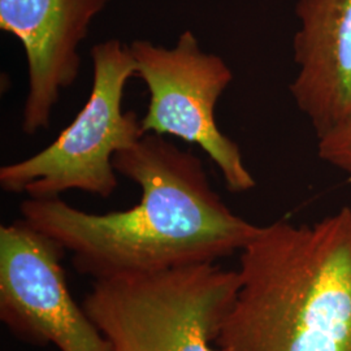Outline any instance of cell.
Segmentation results:
<instances>
[{"mask_svg": "<svg viewBox=\"0 0 351 351\" xmlns=\"http://www.w3.org/2000/svg\"><path fill=\"white\" fill-rule=\"evenodd\" d=\"M113 165L141 189L128 210L85 213L60 197L21 203L26 223L69 251L75 271L94 281L216 263L261 229L226 206L197 155L163 136L145 134Z\"/></svg>", "mask_w": 351, "mask_h": 351, "instance_id": "1", "label": "cell"}, {"mask_svg": "<svg viewBox=\"0 0 351 351\" xmlns=\"http://www.w3.org/2000/svg\"><path fill=\"white\" fill-rule=\"evenodd\" d=\"M220 351H351V208L261 226L239 252Z\"/></svg>", "mask_w": 351, "mask_h": 351, "instance_id": "2", "label": "cell"}, {"mask_svg": "<svg viewBox=\"0 0 351 351\" xmlns=\"http://www.w3.org/2000/svg\"><path fill=\"white\" fill-rule=\"evenodd\" d=\"M239 289L237 269L195 264L95 280L82 306L108 351H220Z\"/></svg>", "mask_w": 351, "mask_h": 351, "instance_id": "3", "label": "cell"}, {"mask_svg": "<svg viewBox=\"0 0 351 351\" xmlns=\"http://www.w3.org/2000/svg\"><path fill=\"white\" fill-rule=\"evenodd\" d=\"M93 88L88 101L52 143L36 155L0 168V186L29 198H58L80 190L110 198L119 185L114 155L146 133L134 111H124L126 84L136 77L129 46L110 39L91 49Z\"/></svg>", "mask_w": 351, "mask_h": 351, "instance_id": "4", "label": "cell"}, {"mask_svg": "<svg viewBox=\"0 0 351 351\" xmlns=\"http://www.w3.org/2000/svg\"><path fill=\"white\" fill-rule=\"evenodd\" d=\"M129 50L136 62V77L149 91L147 111L141 119L143 132L199 146L221 172L229 191L255 188L239 145L216 123V104L233 81L226 60L202 50L189 30L171 49L137 39Z\"/></svg>", "mask_w": 351, "mask_h": 351, "instance_id": "5", "label": "cell"}, {"mask_svg": "<svg viewBox=\"0 0 351 351\" xmlns=\"http://www.w3.org/2000/svg\"><path fill=\"white\" fill-rule=\"evenodd\" d=\"M64 252L24 219L0 226V320L29 345L108 351L101 330L71 294Z\"/></svg>", "mask_w": 351, "mask_h": 351, "instance_id": "6", "label": "cell"}, {"mask_svg": "<svg viewBox=\"0 0 351 351\" xmlns=\"http://www.w3.org/2000/svg\"><path fill=\"white\" fill-rule=\"evenodd\" d=\"M108 1L0 0V29L17 38L25 51L27 93L23 132L27 136L50 126L62 93L80 75V45Z\"/></svg>", "mask_w": 351, "mask_h": 351, "instance_id": "7", "label": "cell"}, {"mask_svg": "<svg viewBox=\"0 0 351 351\" xmlns=\"http://www.w3.org/2000/svg\"><path fill=\"white\" fill-rule=\"evenodd\" d=\"M290 94L316 137L351 120V0H298Z\"/></svg>", "mask_w": 351, "mask_h": 351, "instance_id": "8", "label": "cell"}, {"mask_svg": "<svg viewBox=\"0 0 351 351\" xmlns=\"http://www.w3.org/2000/svg\"><path fill=\"white\" fill-rule=\"evenodd\" d=\"M319 158L351 178V120L317 137Z\"/></svg>", "mask_w": 351, "mask_h": 351, "instance_id": "9", "label": "cell"}]
</instances>
